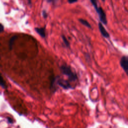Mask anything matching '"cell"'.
Wrapping results in <instances>:
<instances>
[{"instance_id": "7c38bea8", "label": "cell", "mask_w": 128, "mask_h": 128, "mask_svg": "<svg viewBox=\"0 0 128 128\" xmlns=\"http://www.w3.org/2000/svg\"><path fill=\"white\" fill-rule=\"evenodd\" d=\"M42 14L43 18H47V17H48V14H47V12H46V11L45 10H44L42 11Z\"/></svg>"}, {"instance_id": "8992f818", "label": "cell", "mask_w": 128, "mask_h": 128, "mask_svg": "<svg viewBox=\"0 0 128 128\" xmlns=\"http://www.w3.org/2000/svg\"><path fill=\"white\" fill-rule=\"evenodd\" d=\"M34 30L42 38L46 37V28L44 27L42 28H35Z\"/></svg>"}, {"instance_id": "6da1fadb", "label": "cell", "mask_w": 128, "mask_h": 128, "mask_svg": "<svg viewBox=\"0 0 128 128\" xmlns=\"http://www.w3.org/2000/svg\"><path fill=\"white\" fill-rule=\"evenodd\" d=\"M57 84L66 90L73 88L72 86L68 80L62 78L59 76L53 78L51 81L52 90H54V92L56 90V85Z\"/></svg>"}, {"instance_id": "5bb4252c", "label": "cell", "mask_w": 128, "mask_h": 128, "mask_svg": "<svg viewBox=\"0 0 128 128\" xmlns=\"http://www.w3.org/2000/svg\"><path fill=\"white\" fill-rule=\"evenodd\" d=\"M4 26L0 23V33L4 31Z\"/></svg>"}, {"instance_id": "5b68a950", "label": "cell", "mask_w": 128, "mask_h": 128, "mask_svg": "<svg viewBox=\"0 0 128 128\" xmlns=\"http://www.w3.org/2000/svg\"><path fill=\"white\" fill-rule=\"evenodd\" d=\"M98 28L100 30V32L102 35L105 38H108L110 37V34L106 30V28H104V26L101 22L98 23Z\"/></svg>"}, {"instance_id": "3957f363", "label": "cell", "mask_w": 128, "mask_h": 128, "mask_svg": "<svg viewBox=\"0 0 128 128\" xmlns=\"http://www.w3.org/2000/svg\"><path fill=\"white\" fill-rule=\"evenodd\" d=\"M90 2L92 3V5L94 7L95 10H96L97 14H98V18L100 22L103 23L104 24H106L108 23L106 14L102 9V8L100 6L98 7L97 4V0H90Z\"/></svg>"}, {"instance_id": "7a4b0ae2", "label": "cell", "mask_w": 128, "mask_h": 128, "mask_svg": "<svg viewBox=\"0 0 128 128\" xmlns=\"http://www.w3.org/2000/svg\"><path fill=\"white\" fill-rule=\"evenodd\" d=\"M60 70L62 74L66 76L68 78V80L74 82L78 80V76L76 73L73 72L71 68L67 64H64L60 66Z\"/></svg>"}, {"instance_id": "52a82bcc", "label": "cell", "mask_w": 128, "mask_h": 128, "mask_svg": "<svg viewBox=\"0 0 128 128\" xmlns=\"http://www.w3.org/2000/svg\"><path fill=\"white\" fill-rule=\"evenodd\" d=\"M78 21L83 25H84V26H86V27L89 28H92V26L86 20L82 19V18H79L78 19Z\"/></svg>"}, {"instance_id": "ba28073f", "label": "cell", "mask_w": 128, "mask_h": 128, "mask_svg": "<svg viewBox=\"0 0 128 128\" xmlns=\"http://www.w3.org/2000/svg\"><path fill=\"white\" fill-rule=\"evenodd\" d=\"M18 36H12L10 39V40L9 41V48L10 50H12V46L13 44H14V42L15 41V40L18 38Z\"/></svg>"}, {"instance_id": "9c48e42d", "label": "cell", "mask_w": 128, "mask_h": 128, "mask_svg": "<svg viewBox=\"0 0 128 128\" xmlns=\"http://www.w3.org/2000/svg\"><path fill=\"white\" fill-rule=\"evenodd\" d=\"M62 40H63V42H64V45H65L67 48H69V47H70V42H69L68 41V40L66 39V36H64L62 35Z\"/></svg>"}, {"instance_id": "9a60e30c", "label": "cell", "mask_w": 128, "mask_h": 128, "mask_svg": "<svg viewBox=\"0 0 128 128\" xmlns=\"http://www.w3.org/2000/svg\"><path fill=\"white\" fill-rule=\"evenodd\" d=\"M7 120H8V122L9 123L12 124V123H13V122H14L13 120H12V118H10L8 117V118H7Z\"/></svg>"}, {"instance_id": "277c9868", "label": "cell", "mask_w": 128, "mask_h": 128, "mask_svg": "<svg viewBox=\"0 0 128 128\" xmlns=\"http://www.w3.org/2000/svg\"><path fill=\"white\" fill-rule=\"evenodd\" d=\"M120 65L123 70L128 74V57L126 56H124L120 60Z\"/></svg>"}, {"instance_id": "2e32d148", "label": "cell", "mask_w": 128, "mask_h": 128, "mask_svg": "<svg viewBox=\"0 0 128 128\" xmlns=\"http://www.w3.org/2000/svg\"><path fill=\"white\" fill-rule=\"evenodd\" d=\"M102 0V2H105V0Z\"/></svg>"}, {"instance_id": "8fae6325", "label": "cell", "mask_w": 128, "mask_h": 128, "mask_svg": "<svg viewBox=\"0 0 128 128\" xmlns=\"http://www.w3.org/2000/svg\"><path fill=\"white\" fill-rule=\"evenodd\" d=\"M46 2L50 4H56L58 0H46Z\"/></svg>"}, {"instance_id": "4fadbf2b", "label": "cell", "mask_w": 128, "mask_h": 128, "mask_svg": "<svg viewBox=\"0 0 128 128\" xmlns=\"http://www.w3.org/2000/svg\"><path fill=\"white\" fill-rule=\"evenodd\" d=\"M68 2L69 4H74L78 2V0H68Z\"/></svg>"}, {"instance_id": "30bf717a", "label": "cell", "mask_w": 128, "mask_h": 128, "mask_svg": "<svg viewBox=\"0 0 128 128\" xmlns=\"http://www.w3.org/2000/svg\"><path fill=\"white\" fill-rule=\"evenodd\" d=\"M0 86L2 87L3 88H6V84L5 83L4 80L2 77V76L0 74Z\"/></svg>"}]
</instances>
